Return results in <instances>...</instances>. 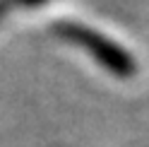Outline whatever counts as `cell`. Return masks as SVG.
I'll use <instances>...</instances> for the list:
<instances>
[{"instance_id":"6da1fadb","label":"cell","mask_w":149,"mask_h":147,"mask_svg":"<svg viewBox=\"0 0 149 147\" xmlns=\"http://www.w3.org/2000/svg\"><path fill=\"white\" fill-rule=\"evenodd\" d=\"M53 32L58 36H63L65 41L84 48L91 58H96L108 72H113L118 77H130L137 72L135 60L125 48H120L116 41H111L108 36H104L101 32L91 29L87 24L63 20V22H53Z\"/></svg>"},{"instance_id":"7a4b0ae2","label":"cell","mask_w":149,"mask_h":147,"mask_svg":"<svg viewBox=\"0 0 149 147\" xmlns=\"http://www.w3.org/2000/svg\"><path fill=\"white\" fill-rule=\"evenodd\" d=\"M12 5H15V0H0V20H3V17H5V12L10 10Z\"/></svg>"},{"instance_id":"3957f363","label":"cell","mask_w":149,"mask_h":147,"mask_svg":"<svg viewBox=\"0 0 149 147\" xmlns=\"http://www.w3.org/2000/svg\"><path fill=\"white\" fill-rule=\"evenodd\" d=\"M17 3H22V5H36V3H41V0H15V5Z\"/></svg>"}]
</instances>
